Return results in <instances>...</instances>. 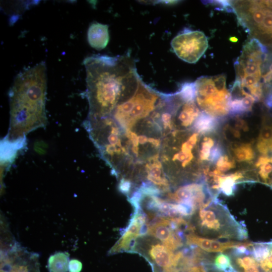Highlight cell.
Instances as JSON below:
<instances>
[{
    "label": "cell",
    "instance_id": "1",
    "mask_svg": "<svg viewBox=\"0 0 272 272\" xmlns=\"http://www.w3.org/2000/svg\"><path fill=\"white\" fill-rule=\"evenodd\" d=\"M46 89L44 62L18 74L9 94L10 124L5 138L11 141L24 138L33 130L45 126Z\"/></svg>",
    "mask_w": 272,
    "mask_h": 272
},
{
    "label": "cell",
    "instance_id": "2",
    "mask_svg": "<svg viewBox=\"0 0 272 272\" xmlns=\"http://www.w3.org/2000/svg\"><path fill=\"white\" fill-rule=\"evenodd\" d=\"M86 72L88 117L109 115L123 92L138 75L134 63L126 56L92 55L84 60Z\"/></svg>",
    "mask_w": 272,
    "mask_h": 272
},
{
    "label": "cell",
    "instance_id": "3",
    "mask_svg": "<svg viewBox=\"0 0 272 272\" xmlns=\"http://www.w3.org/2000/svg\"><path fill=\"white\" fill-rule=\"evenodd\" d=\"M194 83L195 101L202 111L215 117L224 116L229 112L231 94L226 88L225 75L202 76Z\"/></svg>",
    "mask_w": 272,
    "mask_h": 272
},
{
    "label": "cell",
    "instance_id": "4",
    "mask_svg": "<svg viewBox=\"0 0 272 272\" xmlns=\"http://www.w3.org/2000/svg\"><path fill=\"white\" fill-rule=\"evenodd\" d=\"M199 218L201 228L208 233L217 234V237H232L233 229L245 234L225 207L216 200L200 207Z\"/></svg>",
    "mask_w": 272,
    "mask_h": 272
},
{
    "label": "cell",
    "instance_id": "5",
    "mask_svg": "<svg viewBox=\"0 0 272 272\" xmlns=\"http://www.w3.org/2000/svg\"><path fill=\"white\" fill-rule=\"evenodd\" d=\"M171 44L179 58L193 63L197 62L206 52L208 41L202 32L185 29L172 39Z\"/></svg>",
    "mask_w": 272,
    "mask_h": 272
},
{
    "label": "cell",
    "instance_id": "6",
    "mask_svg": "<svg viewBox=\"0 0 272 272\" xmlns=\"http://www.w3.org/2000/svg\"><path fill=\"white\" fill-rule=\"evenodd\" d=\"M1 272H40L38 255L17 245L1 251Z\"/></svg>",
    "mask_w": 272,
    "mask_h": 272
},
{
    "label": "cell",
    "instance_id": "7",
    "mask_svg": "<svg viewBox=\"0 0 272 272\" xmlns=\"http://www.w3.org/2000/svg\"><path fill=\"white\" fill-rule=\"evenodd\" d=\"M177 229L178 226L173 219L161 218L148 226V233L172 251L182 245L181 234L174 231Z\"/></svg>",
    "mask_w": 272,
    "mask_h": 272
},
{
    "label": "cell",
    "instance_id": "8",
    "mask_svg": "<svg viewBox=\"0 0 272 272\" xmlns=\"http://www.w3.org/2000/svg\"><path fill=\"white\" fill-rule=\"evenodd\" d=\"M146 226L148 225L146 224L145 216L143 214L137 213L121 237L111 248L110 253L131 250L134 247L137 239L148 233V226Z\"/></svg>",
    "mask_w": 272,
    "mask_h": 272
},
{
    "label": "cell",
    "instance_id": "9",
    "mask_svg": "<svg viewBox=\"0 0 272 272\" xmlns=\"http://www.w3.org/2000/svg\"><path fill=\"white\" fill-rule=\"evenodd\" d=\"M149 255L155 267L162 269L169 268L173 265L176 254L164 245L157 243L151 245Z\"/></svg>",
    "mask_w": 272,
    "mask_h": 272
},
{
    "label": "cell",
    "instance_id": "10",
    "mask_svg": "<svg viewBox=\"0 0 272 272\" xmlns=\"http://www.w3.org/2000/svg\"><path fill=\"white\" fill-rule=\"evenodd\" d=\"M251 254L257 261L261 272H272V242L253 244Z\"/></svg>",
    "mask_w": 272,
    "mask_h": 272
},
{
    "label": "cell",
    "instance_id": "11",
    "mask_svg": "<svg viewBox=\"0 0 272 272\" xmlns=\"http://www.w3.org/2000/svg\"><path fill=\"white\" fill-rule=\"evenodd\" d=\"M87 38L92 47L98 50L104 49L109 40L108 26L98 22L92 23L89 27Z\"/></svg>",
    "mask_w": 272,
    "mask_h": 272
},
{
    "label": "cell",
    "instance_id": "12",
    "mask_svg": "<svg viewBox=\"0 0 272 272\" xmlns=\"http://www.w3.org/2000/svg\"><path fill=\"white\" fill-rule=\"evenodd\" d=\"M218 123L217 118L202 111L194 121L192 129L198 133H209L215 130Z\"/></svg>",
    "mask_w": 272,
    "mask_h": 272
},
{
    "label": "cell",
    "instance_id": "13",
    "mask_svg": "<svg viewBox=\"0 0 272 272\" xmlns=\"http://www.w3.org/2000/svg\"><path fill=\"white\" fill-rule=\"evenodd\" d=\"M69 262L67 253L56 252L49 257L47 268L49 272H67Z\"/></svg>",
    "mask_w": 272,
    "mask_h": 272
},
{
    "label": "cell",
    "instance_id": "14",
    "mask_svg": "<svg viewBox=\"0 0 272 272\" xmlns=\"http://www.w3.org/2000/svg\"><path fill=\"white\" fill-rule=\"evenodd\" d=\"M240 177V174H235L218 179L221 191L228 196L232 195L236 188L235 181Z\"/></svg>",
    "mask_w": 272,
    "mask_h": 272
},
{
    "label": "cell",
    "instance_id": "15",
    "mask_svg": "<svg viewBox=\"0 0 272 272\" xmlns=\"http://www.w3.org/2000/svg\"><path fill=\"white\" fill-rule=\"evenodd\" d=\"M177 92L185 101H195L196 89L194 82L182 84Z\"/></svg>",
    "mask_w": 272,
    "mask_h": 272
},
{
    "label": "cell",
    "instance_id": "16",
    "mask_svg": "<svg viewBox=\"0 0 272 272\" xmlns=\"http://www.w3.org/2000/svg\"><path fill=\"white\" fill-rule=\"evenodd\" d=\"M236 159L239 161H247L251 160L254 156L253 149L248 145H244L234 150Z\"/></svg>",
    "mask_w": 272,
    "mask_h": 272
},
{
    "label": "cell",
    "instance_id": "17",
    "mask_svg": "<svg viewBox=\"0 0 272 272\" xmlns=\"http://www.w3.org/2000/svg\"><path fill=\"white\" fill-rule=\"evenodd\" d=\"M231 266V260L227 255L220 253L216 257L214 266L216 269L224 272Z\"/></svg>",
    "mask_w": 272,
    "mask_h": 272
},
{
    "label": "cell",
    "instance_id": "18",
    "mask_svg": "<svg viewBox=\"0 0 272 272\" xmlns=\"http://www.w3.org/2000/svg\"><path fill=\"white\" fill-rule=\"evenodd\" d=\"M214 141L211 139H206L202 143L199 152L201 160H206L209 159L211 150L213 147Z\"/></svg>",
    "mask_w": 272,
    "mask_h": 272
},
{
    "label": "cell",
    "instance_id": "19",
    "mask_svg": "<svg viewBox=\"0 0 272 272\" xmlns=\"http://www.w3.org/2000/svg\"><path fill=\"white\" fill-rule=\"evenodd\" d=\"M218 169L226 171L233 167V162L230 161L227 155H222L216 162Z\"/></svg>",
    "mask_w": 272,
    "mask_h": 272
},
{
    "label": "cell",
    "instance_id": "20",
    "mask_svg": "<svg viewBox=\"0 0 272 272\" xmlns=\"http://www.w3.org/2000/svg\"><path fill=\"white\" fill-rule=\"evenodd\" d=\"M223 150L220 145H217L213 147L209 160L212 163H216L218 159L223 155Z\"/></svg>",
    "mask_w": 272,
    "mask_h": 272
},
{
    "label": "cell",
    "instance_id": "21",
    "mask_svg": "<svg viewBox=\"0 0 272 272\" xmlns=\"http://www.w3.org/2000/svg\"><path fill=\"white\" fill-rule=\"evenodd\" d=\"M131 188V182L124 178H121L119 183V189L123 193L127 194Z\"/></svg>",
    "mask_w": 272,
    "mask_h": 272
},
{
    "label": "cell",
    "instance_id": "22",
    "mask_svg": "<svg viewBox=\"0 0 272 272\" xmlns=\"http://www.w3.org/2000/svg\"><path fill=\"white\" fill-rule=\"evenodd\" d=\"M82 269V263L77 259H73L69 262V272H80Z\"/></svg>",
    "mask_w": 272,
    "mask_h": 272
},
{
    "label": "cell",
    "instance_id": "23",
    "mask_svg": "<svg viewBox=\"0 0 272 272\" xmlns=\"http://www.w3.org/2000/svg\"><path fill=\"white\" fill-rule=\"evenodd\" d=\"M271 187H272V185L271 186Z\"/></svg>",
    "mask_w": 272,
    "mask_h": 272
}]
</instances>
